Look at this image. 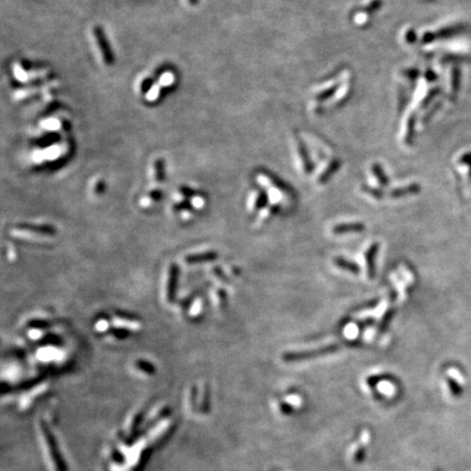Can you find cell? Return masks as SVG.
<instances>
[{
	"instance_id": "4fadbf2b",
	"label": "cell",
	"mask_w": 471,
	"mask_h": 471,
	"mask_svg": "<svg viewBox=\"0 0 471 471\" xmlns=\"http://www.w3.org/2000/svg\"><path fill=\"white\" fill-rule=\"evenodd\" d=\"M195 304H197L195 309H198V310H200V311H201V305H202V304H201V302H200L199 300H197V301H195ZM190 316H198V312L192 311V312H191V314H190Z\"/></svg>"
},
{
	"instance_id": "3957f363",
	"label": "cell",
	"mask_w": 471,
	"mask_h": 471,
	"mask_svg": "<svg viewBox=\"0 0 471 471\" xmlns=\"http://www.w3.org/2000/svg\"><path fill=\"white\" fill-rule=\"evenodd\" d=\"M365 229L363 224L360 223H349V224H339L333 228V233L343 234L347 232H361Z\"/></svg>"
},
{
	"instance_id": "8fae6325",
	"label": "cell",
	"mask_w": 471,
	"mask_h": 471,
	"mask_svg": "<svg viewBox=\"0 0 471 471\" xmlns=\"http://www.w3.org/2000/svg\"><path fill=\"white\" fill-rule=\"evenodd\" d=\"M108 327V322L107 321H105V320H102L100 321L97 324H96V328H97L99 330H106Z\"/></svg>"
},
{
	"instance_id": "30bf717a",
	"label": "cell",
	"mask_w": 471,
	"mask_h": 471,
	"mask_svg": "<svg viewBox=\"0 0 471 471\" xmlns=\"http://www.w3.org/2000/svg\"><path fill=\"white\" fill-rule=\"evenodd\" d=\"M203 201H204V200H203L202 198H201V197H197V198H194L193 201H192V204H193V206L197 207V208H201V207H202L203 203H204Z\"/></svg>"
},
{
	"instance_id": "52a82bcc",
	"label": "cell",
	"mask_w": 471,
	"mask_h": 471,
	"mask_svg": "<svg viewBox=\"0 0 471 471\" xmlns=\"http://www.w3.org/2000/svg\"><path fill=\"white\" fill-rule=\"evenodd\" d=\"M417 191H418V187H416V186L407 187V188H405V189H399V190L392 191V192H391V197L399 198V197H403V195H406V194L416 193Z\"/></svg>"
},
{
	"instance_id": "5b68a950",
	"label": "cell",
	"mask_w": 471,
	"mask_h": 471,
	"mask_svg": "<svg viewBox=\"0 0 471 471\" xmlns=\"http://www.w3.org/2000/svg\"><path fill=\"white\" fill-rule=\"evenodd\" d=\"M334 264L338 267V268H342L344 270H346V272H349V273H352V274H359L360 272V267L358 266L356 263H354V262H350V261H348L344 258H336L334 260Z\"/></svg>"
},
{
	"instance_id": "277c9868",
	"label": "cell",
	"mask_w": 471,
	"mask_h": 471,
	"mask_svg": "<svg viewBox=\"0 0 471 471\" xmlns=\"http://www.w3.org/2000/svg\"><path fill=\"white\" fill-rule=\"evenodd\" d=\"M176 281H177V268L176 266H171L168 269L167 273V283H166V298L170 300L172 298V293L174 290V287H176Z\"/></svg>"
},
{
	"instance_id": "8992f818",
	"label": "cell",
	"mask_w": 471,
	"mask_h": 471,
	"mask_svg": "<svg viewBox=\"0 0 471 471\" xmlns=\"http://www.w3.org/2000/svg\"><path fill=\"white\" fill-rule=\"evenodd\" d=\"M216 258V254L213 252H207L203 253L201 256H192L188 258L189 263H200V261H207V260H214Z\"/></svg>"
},
{
	"instance_id": "9c48e42d",
	"label": "cell",
	"mask_w": 471,
	"mask_h": 471,
	"mask_svg": "<svg viewBox=\"0 0 471 471\" xmlns=\"http://www.w3.org/2000/svg\"><path fill=\"white\" fill-rule=\"evenodd\" d=\"M265 204H266V197L264 194H260L256 199V202H254V205H253V208L259 209V208L263 207Z\"/></svg>"
},
{
	"instance_id": "7a4b0ae2",
	"label": "cell",
	"mask_w": 471,
	"mask_h": 471,
	"mask_svg": "<svg viewBox=\"0 0 471 471\" xmlns=\"http://www.w3.org/2000/svg\"><path fill=\"white\" fill-rule=\"evenodd\" d=\"M378 251H379V243H373L372 246L366 250L365 256H364L366 274H368V277L370 279H372L375 276V260H377Z\"/></svg>"
},
{
	"instance_id": "7c38bea8",
	"label": "cell",
	"mask_w": 471,
	"mask_h": 471,
	"mask_svg": "<svg viewBox=\"0 0 471 471\" xmlns=\"http://www.w3.org/2000/svg\"><path fill=\"white\" fill-rule=\"evenodd\" d=\"M172 82V76L171 74H164L163 77L161 78V83H163L164 85H168Z\"/></svg>"
},
{
	"instance_id": "6da1fadb",
	"label": "cell",
	"mask_w": 471,
	"mask_h": 471,
	"mask_svg": "<svg viewBox=\"0 0 471 471\" xmlns=\"http://www.w3.org/2000/svg\"><path fill=\"white\" fill-rule=\"evenodd\" d=\"M338 346L336 345H331L327 347H323L320 349H317V350H312V351H299V352H287L283 356V359L287 362H295V361H301V360H308L312 359L314 357H318L321 355H326L334 352L337 350Z\"/></svg>"
},
{
	"instance_id": "ba28073f",
	"label": "cell",
	"mask_w": 471,
	"mask_h": 471,
	"mask_svg": "<svg viewBox=\"0 0 471 471\" xmlns=\"http://www.w3.org/2000/svg\"><path fill=\"white\" fill-rule=\"evenodd\" d=\"M392 314H394V311H389L386 313V316H384L382 322H381V324H380V329L383 330V329H385L386 326L388 325V323L392 317Z\"/></svg>"
}]
</instances>
